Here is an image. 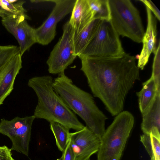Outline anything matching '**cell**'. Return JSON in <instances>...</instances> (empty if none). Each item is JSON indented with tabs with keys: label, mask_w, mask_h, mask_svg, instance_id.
I'll list each match as a JSON object with an SVG mask.
<instances>
[{
	"label": "cell",
	"mask_w": 160,
	"mask_h": 160,
	"mask_svg": "<svg viewBox=\"0 0 160 160\" xmlns=\"http://www.w3.org/2000/svg\"><path fill=\"white\" fill-rule=\"evenodd\" d=\"M140 141L152 158H160V138L152 134H142L140 136Z\"/></svg>",
	"instance_id": "ffe728a7"
},
{
	"label": "cell",
	"mask_w": 160,
	"mask_h": 160,
	"mask_svg": "<svg viewBox=\"0 0 160 160\" xmlns=\"http://www.w3.org/2000/svg\"><path fill=\"white\" fill-rule=\"evenodd\" d=\"M143 2L146 7H148L152 12L156 18L160 20V11L153 2L150 0H140Z\"/></svg>",
	"instance_id": "cb8c5ba5"
},
{
	"label": "cell",
	"mask_w": 160,
	"mask_h": 160,
	"mask_svg": "<svg viewBox=\"0 0 160 160\" xmlns=\"http://www.w3.org/2000/svg\"><path fill=\"white\" fill-rule=\"evenodd\" d=\"M147 25L142 41L143 47L140 54L138 57L137 66L143 70L148 62L152 53L156 51V38L157 34L156 18L150 10L146 7Z\"/></svg>",
	"instance_id": "7c38bea8"
},
{
	"label": "cell",
	"mask_w": 160,
	"mask_h": 160,
	"mask_svg": "<svg viewBox=\"0 0 160 160\" xmlns=\"http://www.w3.org/2000/svg\"><path fill=\"white\" fill-rule=\"evenodd\" d=\"M93 19L87 0H76L68 21L74 33L78 34Z\"/></svg>",
	"instance_id": "9a60e30c"
},
{
	"label": "cell",
	"mask_w": 160,
	"mask_h": 160,
	"mask_svg": "<svg viewBox=\"0 0 160 160\" xmlns=\"http://www.w3.org/2000/svg\"><path fill=\"white\" fill-rule=\"evenodd\" d=\"M134 123V117L128 111L116 116L100 138L98 160H120Z\"/></svg>",
	"instance_id": "277c9868"
},
{
	"label": "cell",
	"mask_w": 160,
	"mask_h": 160,
	"mask_svg": "<svg viewBox=\"0 0 160 160\" xmlns=\"http://www.w3.org/2000/svg\"><path fill=\"white\" fill-rule=\"evenodd\" d=\"M125 53L119 35L110 20H102L94 37L78 57L111 58L121 56Z\"/></svg>",
	"instance_id": "8992f818"
},
{
	"label": "cell",
	"mask_w": 160,
	"mask_h": 160,
	"mask_svg": "<svg viewBox=\"0 0 160 160\" xmlns=\"http://www.w3.org/2000/svg\"><path fill=\"white\" fill-rule=\"evenodd\" d=\"M50 127L54 136L58 149L63 152L70 140L69 129L56 122H50Z\"/></svg>",
	"instance_id": "ac0fdd59"
},
{
	"label": "cell",
	"mask_w": 160,
	"mask_h": 160,
	"mask_svg": "<svg viewBox=\"0 0 160 160\" xmlns=\"http://www.w3.org/2000/svg\"><path fill=\"white\" fill-rule=\"evenodd\" d=\"M8 2L10 3H12L16 2L17 0H7Z\"/></svg>",
	"instance_id": "83f0119b"
},
{
	"label": "cell",
	"mask_w": 160,
	"mask_h": 160,
	"mask_svg": "<svg viewBox=\"0 0 160 160\" xmlns=\"http://www.w3.org/2000/svg\"><path fill=\"white\" fill-rule=\"evenodd\" d=\"M52 87L73 112L101 138L105 130L107 118L97 106L92 95L73 84L64 72L53 79Z\"/></svg>",
	"instance_id": "3957f363"
},
{
	"label": "cell",
	"mask_w": 160,
	"mask_h": 160,
	"mask_svg": "<svg viewBox=\"0 0 160 160\" xmlns=\"http://www.w3.org/2000/svg\"><path fill=\"white\" fill-rule=\"evenodd\" d=\"M25 1L18 0L16 2L11 3L6 0H0V5L4 9L16 16L18 17H23L26 19H29L30 18L26 14V11L24 8L23 4Z\"/></svg>",
	"instance_id": "44dd1931"
},
{
	"label": "cell",
	"mask_w": 160,
	"mask_h": 160,
	"mask_svg": "<svg viewBox=\"0 0 160 160\" xmlns=\"http://www.w3.org/2000/svg\"><path fill=\"white\" fill-rule=\"evenodd\" d=\"M20 52L19 47L14 45H0V68Z\"/></svg>",
	"instance_id": "7402d4cb"
},
{
	"label": "cell",
	"mask_w": 160,
	"mask_h": 160,
	"mask_svg": "<svg viewBox=\"0 0 160 160\" xmlns=\"http://www.w3.org/2000/svg\"><path fill=\"white\" fill-rule=\"evenodd\" d=\"M70 140L77 146L78 152L75 160H86L97 152L100 138L86 126L82 129L70 133Z\"/></svg>",
	"instance_id": "8fae6325"
},
{
	"label": "cell",
	"mask_w": 160,
	"mask_h": 160,
	"mask_svg": "<svg viewBox=\"0 0 160 160\" xmlns=\"http://www.w3.org/2000/svg\"><path fill=\"white\" fill-rule=\"evenodd\" d=\"M110 21L119 36L142 42L145 31L139 12L129 0H109Z\"/></svg>",
	"instance_id": "5b68a950"
},
{
	"label": "cell",
	"mask_w": 160,
	"mask_h": 160,
	"mask_svg": "<svg viewBox=\"0 0 160 160\" xmlns=\"http://www.w3.org/2000/svg\"><path fill=\"white\" fill-rule=\"evenodd\" d=\"M11 151L6 146H0V160H13Z\"/></svg>",
	"instance_id": "d4e9b609"
},
{
	"label": "cell",
	"mask_w": 160,
	"mask_h": 160,
	"mask_svg": "<svg viewBox=\"0 0 160 160\" xmlns=\"http://www.w3.org/2000/svg\"><path fill=\"white\" fill-rule=\"evenodd\" d=\"M20 52L0 68V106L13 89L16 78L22 68Z\"/></svg>",
	"instance_id": "4fadbf2b"
},
{
	"label": "cell",
	"mask_w": 160,
	"mask_h": 160,
	"mask_svg": "<svg viewBox=\"0 0 160 160\" xmlns=\"http://www.w3.org/2000/svg\"><path fill=\"white\" fill-rule=\"evenodd\" d=\"M26 20L23 17L16 15L2 19V25L18 42L22 56L26 51L37 43L35 29L28 24Z\"/></svg>",
	"instance_id": "30bf717a"
},
{
	"label": "cell",
	"mask_w": 160,
	"mask_h": 160,
	"mask_svg": "<svg viewBox=\"0 0 160 160\" xmlns=\"http://www.w3.org/2000/svg\"><path fill=\"white\" fill-rule=\"evenodd\" d=\"M55 160H63V156L62 155V156L59 158H58Z\"/></svg>",
	"instance_id": "f546056e"
},
{
	"label": "cell",
	"mask_w": 160,
	"mask_h": 160,
	"mask_svg": "<svg viewBox=\"0 0 160 160\" xmlns=\"http://www.w3.org/2000/svg\"><path fill=\"white\" fill-rule=\"evenodd\" d=\"M152 72L151 76L154 80L157 91L160 92V42L157 48L156 52L154 53Z\"/></svg>",
	"instance_id": "603a6c76"
},
{
	"label": "cell",
	"mask_w": 160,
	"mask_h": 160,
	"mask_svg": "<svg viewBox=\"0 0 160 160\" xmlns=\"http://www.w3.org/2000/svg\"><path fill=\"white\" fill-rule=\"evenodd\" d=\"M142 114L141 127L143 133L160 138V92H157L150 106Z\"/></svg>",
	"instance_id": "5bb4252c"
},
{
	"label": "cell",
	"mask_w": 160,
	"mask_h": 160,
	"mask_svg": "<svg viewBox=\"0 0 160 160\" xmlns=\"http://www.w3.org/2000/svg\"><path fill=\"white\" fill-rule=\"evenodd\" d=\"M93 19L109 21L111 19L109 0H87Z\"/></svg>",
	"instance_id": "d6986e66"
},
{
	"label": "cell",
	"mask_w": 160,
	"mask_h": 160,
	"mask_svg": "<svg viewBox=\"0 0 160 160\" xmlns=\"http://www.w3.org/2000/svg\"><path fill=\"white\" fill-rule=\"evenodd\" d=\"M13 15H15L4 9L0 5V17L2 18Z\"/></svg>",
	"instance_id": "4316f807"
},
{
	"label": "cell",
	"mask_w": 160,
	"mask_h": 160,
	"mask_svg": "<svg viewBox=\"0 0 160 160\" xmlns=\"http://www.w3.org/2000/svg\"><path fill=\"white\" fill-rule=\"evenodd\" d=\"M157 92H158L157 91L154 80L151 76L142 83L141 90L136 93L139 110L142 113L150 106Z\"/></svg>",
	"instance_id": "e0dca14e"
},
{
	"label": "cell",
	"mask_w": 160,
	"mask_h": 160,
	"mask_svg": "<svg viewBox=\"0 0 160 160\" xmlns=\"http://www.w3.org/2000/svg\"><path fill=\"white\" fill-rule=\"evenodd\" d=\"M76 1V0L42 1L54 2L55 5L46 20L40 26L35 29L37 43L46 45L52 41L56 35L57 23L72 12Z\"/></svg>",
	"instance_id": "9c48e42d"
},
{
	"label": "cell",
	"mask_w": 160,
	"mask_h": 160,
	"mask_svg": "<svg viewBox=\"0 0 160 160\" xmlns=\"http://www.w3.org/2000/svg\"><path fill=\"white\" fill-rule=\"evenodd\" d=\"M86 160H90V158L88 159H86Z\"/></svg>",
	"instance_id": "4dcf8cb0"
},
{
	"label": "cell",
	"mask_w": 160,
	"mask_h": 160,
	"mask_svg": "<svg viewBox=\"0 0 160 160\" xmlns=\"http://www.w3.org/2000/svg\"><path fill=\"white\" fill-rule=\"evenodd\" d=\"M79 57L93 95L115 116L122 111L128 93L140 80L136 58L126 53L111 58Z\"/></svg>",
	"instance_id": "6da1fadb"
},
{
	"label": "cell",
	"mask_w": 160,
	"mask_h": 160,
	"mask_svg": "<svg viewBox=\"0 0 160 160\" xmlns=\"http://www.w3.org/2000/svg\"><path fill=\"white\" fill-rule=\"evenodd\" d=\"M63 160H75L74 154L71 146L70 141L65 150L62 152Z\"/></svg>",
	"instance_id": "484cf974"
},
{
	"label": "cell",
	"mask_w": 160,
	"mask_h": 160,
	"mask_svg": "<svg viewBox=\"0 0 160 160\" xmlns=\"http://www.w3.org/2000/svg\"><path fill=\"white\" fill-rule=\"evenodd\" d=\"M35 118L33 115L23 118L16 117L10 120L1 119L0 133L7 136L11 140V150L28 156L32 127Z\"/></svg>",
	"instance_id": "ba28073f"
},
{
	"label": "cell",
	"mask_w": 160,
	"mask_h": 160,
	"mask_svg": "<svg viewBox=\"0 0 160 160\" xmlns=\"http://www.w3.org/2000/svg\"><path fill=\"white\" fill-rule=\"evenodd\" d=\"M101 20L94 18L78 34L74 36V53L77 57L85 50L95 36Z\"/></svg>",
	"instance_id": "2e32d148"
},
{
	"label": "cell",
	"mask_w": 160,
	"mask_h": 160,
	"mask_svg": "<svg viewBox=\"0 0 160 160\" xmlns=\"http://www.w3.org/2000/svg\"><path fill=\"white\" fill-rule=\"evenodd\" d=\"M63 31L46 62L49 72L53 74L64 72L77 57L74 53V31L68 21L63 25Z\"/></svg>",
	"instance_id": "52a82bcc"
},
{
	"label": "cell",
	"mask_w": 160,
	"mask_h": 160,
	"mask_svg": "<svg viewBox=\"0 0 160 160\" xmlns=\"http://www.w3.org/2000/svg\"><path fill=\"white\" fill-rule=\"evenodd\" d=\"M150 160H160V158H152Z\"/></svg>",
	"instance_id": "f1b7e54d"
},
{
	"label": "cell",
	"mask_w": 160,
	"mask_h": 160,
	"mask_svg": "<svg viewBox=\"0 0 160 160\" xmlns=\"http://www.w3.org/2000/svg\"><path fill=\"white\" fill-rule=\"evenodd\" d=\"M53 80L51 76L44 75L28 80V85L34 91L38 100L33 115L49 122H58L69 129H82L85 126L54 90Z\"/></svg>",
	"instance_id": "7a4b0ae2"
},
{
	"label": "cell",
	"mask_w": 160,
	"mask_h": 160,
	"mask_svg": "<svg viewBox=\"0 0 160 160\" xmlns=\"http://www.w3.org/2000/svg\"><path fill=\"white\" fill-rule=\"evenodd\" d=\"M13 160H15L13 159Z\"/></svg>",
	"instance_id": "1f68e13d"
}]
</instances>
